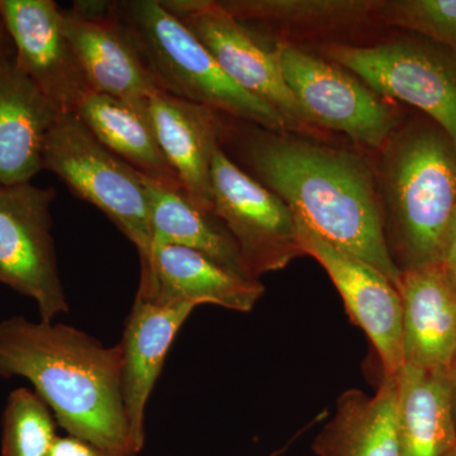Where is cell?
Returning a JSON list of instances; mask_svg holds the SVG:
<instances>
[{
	"mask_svg": "<svg viewBox=\"0 0 456 456\" xmlns=\"http://www.w3.org/2000/svg\"><path fill=\"white\" fill-rule=\"evenodd\" d=\"M245 147L257 182L327 242L373 266L398 290L402 270L387 241L375 175L365 159L264 128Z\"/></svg>",
	"mask_w": 456,
	"mask_h": 456,
	"instance_id": "6da1fadb",
	"label": "cell"
},
{
	"mask_svg": "<svg viewBox=\"0 0 456 456\" xmlns=\"http://www.w3.org/2000/svg\"><path fill=\"white\" fill-rule=\"evenodd\" d=\"M122 351L64 323L0 321V377L25 378L57 425L117 456H136L122 397Z\"/></svg>",
	"mask_w": 456,
	"mask_h": 456,
	"instance_id": "7a4b0ae2",
	"label": "cell"
},
{
	"mask_svg": "<svg viewBox=\"0 0 456 456\" xmlns=\"http://www.w3.org/2000/svg\"><path fill=\"white\" fill-rule=\"evenodd\" d=\"M382 191L404 269L440 264L456 208V143L434 122L389 140Z\"/></svg>",
	"mask_w": 456,
	"mask_h": 456,
	"instance_id": "3957f363",
	"label": "cell"
},
{
	"mask_svg": "<svg viewBox=\"0 0 456 456\" xmlns=\"http://www.w3.org/2000/svg\"><path fill=\"white\" fill-rule=\"evenodd\" d=\"M110 7L159 89L264 130H287L281 114L232 82L163 3L122 0Z\"/></svg>",
	"mask_w": 456,
	"mask_h": 456,
	"instance_id": "277c9868",
	"label": "cell"
},
{
	"mask_svg": "<svg viewBox=\"0 0 456 456\" xmlns=\"http://www.w3.org/2000/svg\"><path fill=\"white\" fill-rule=\"evenodd\" d=\"M44 169L97 207L136 246L141 265L152 250L149 203L139 171L102 145L75 112L60 114L47 136Z\"/></svg>",
	"mask_w": 456,
	"mask_h": 456,
	"instance_id": "5b68a950",
	"label": "cell"
},
{
	"mask_svg": "<svg viewBox=\"0 0 456 456\" xmlns=\"http://www.w3.org/2000/svg\"><path fill=\"white\" fill-rule=\"evenodd\" d=\"M334 64L347 69L377 94L416 107L456 143V55L428 40H401L325 49Z\"/></svg>",
	"mask_w": 456,
	"mask_h": 456,
	"instance_id": "8992f818",
	"label": "cell"
},
{
	"mask_svg": "<svg viewBox=\"0 0 456 456\" xmlns=\"http://www.w3.org/2000/svg\"><path fill=\"white\" fill-rule=\"evenodd\" d=\"M213 212L233 237L251 277L284 269L302 256L292 209L233 163L221 147L211 167Z\"/></svg>",
	"mask_w": 456,
	"mask_h": 456,
	"instance_id": "52a82bcc",
	"label": "cell"
},
{
	"mask_svg": "<svg viewBox=\"0 0 456 456\" xmlns=\"http://www.w3.org/2000/svg\"><path fill=\"white\" fill-rule=\"evenodd\" d=\"M53 188H0V283L36 302L41 321L68 314L51 226Z\"/></svg>",
	"mask_w": 456,
	"mask_h": 456,
	"instance_id": "ba28073f",
	"label": "cell"
},
{
	"mask_svg": "<svg viewBox=\"0 0 456 456\" xmlns=\"http://www.w3.org/2000/svg\"><path fill=\"white\" fill-rule=\"evenodd\" d=\"M275 50L285 82L312 127L341 132L370 149L389 142L397 114L362 80L292 45Z\"/></svg>",
	"mask_w": 456,
	"mask_h": 456,
	"instance_id": "9c48e42d",
	"label": "cell"
},
{
	"mask_svg": "<svg viewBox=\"0 0 456 456\" xmlns=\"http://www.w3.org/2000/svg\"><path fill=\"white\" fill-rule=\"evenodd\" d=\"M161 3L196 36L232 82L281 114L287 130L305 134L314 128L285 82L277 50L260 46L220 2Z\"/></svg>",
	"mask_w": 456,
	"mask_h": 456,
	"instance_id": "30bf717a",
	"label": "cell"
},
{
	"mask_svg": "<svg viewBox=\"0 0 456 456\" xmlns=\"http://www.w3.org/2000/svg\"><path fill=\"white\" fill-rule=\"evenodd\" d=\"M294 217L303 253L317 260L331 278L351 321L370 338L383 374H398L404 356L402 299L397 288L373 266L330 244L305 221Z\"/></svg>",
	"mask_w": 456,
	"mask_h": 456,
	"instance_id": "8fae6325",
	"label": "cell"
},
{
	"mask_svg": "<svg viewBox=\"0 0 456 456\" xmlns=\"http://www.w3.org/2000/svg\"><path fill=\"white\" fill-rule=\"evenodd\" d=\"M0 18L17 68L62 112H75L92 90L53 0H0Z\"/></svg>",
	"mask_w": 456,
	"mask_h": 456,
	"instance_id": "7c38bea8",
	"label": "cell"
},
{
	"mask_svg": "<svg viewBox=\"0 0 456 456\" xmlns=\"http://www.w3.org/2000/svg\"><path fill=\"white\" fill-rule=\"evenodd\" d=\"M62 27L92 92L146 103L159 86L110 2H77L61 9Z\"/></svg>",
	"mask_w": 456,
	"mask_h": 456,
	"instance_id": "4fadbf2b",
	"label": "cell"
},
{
	"mask_svg": "<svg viewBox=\"0 0 456 456\" xmlns=\"http://www.w3.org/2000/svg\"><path fill=\"white\" fill-rule=\"evenodd\" d=\"M265 288L257 279L242 277L202 253L175 245L154 246L141 265L136 297L163 305H216L250 312Z\"/></svg>",
	"mask_w": 456,
	"mask_h": 456,
	"instance_id": "5bb4252c",
	"label": "cell"
},
{
	"mask_svg": "<svg viewBox=\"0 0 456 456\" xmlns=\"http://www.w3.org/2000/svg\"><path fill=\"white\" fill-rule=\"evenodd\" d=\"M194 310L193 305H163L136 297L126 320L119 342L122 397L136 454L145 444L147 402L163 371L171 345Z\"/></svg>",
	"mask_w": 456,
	"mask_h": 456,
	"instance_id": "9a60e30c",
	"label": "cell"
},
{
	"mask_svg": "<svg viewBox=\"0 0 456 456\" xmlns=\"http://www.w3.org/2000/svg\"><path fill=\"white\" fill-rule=\"evenodd\" d=\"M159 146L191 202L213 212L211 167L226 137L224 114L159 90L147 103Z\"/></svg>",
	"mask_w": 456,
	"mask_h": 456,
	"instance_id": "2e32d148",
	"label": "cell"
},
{
	"mask_svg": "<svg viewBox=\"0 0 456 456\" xmlns=\"http://www.w3.org/2000/svg\"><path fill=\"white\" fill-rule=\"evenodd\" d=\"M61 113L14 59L0 64V188L27 184L44 169L47 136Z\"/></svg>",
	"mask_w": 456,
	"mask_h": 456,
	"instance_id": "e0dca14e",
	"label": "cell"
},
{
	"mask_svg": "<svg viewBox=\"0 0 456 456\" xmlns=\"http://www.w3.org/2000/svg\"><path fill=\"white\" fill-rule=\"evenodd\" d=\"M404 364L452 368L456 355V293L440 264L402 270Z\"/></svg>",
	"mask_w": 456,
	"mask_h": 456,
	"instance_id": "ac0fdd59",
	"label": "cell"
},
{
	"mask_svg": "<svg viewBox=\"0 0 456 456\" xmlns=\"http://www.w3.org/2000/svg\"><path fill=\"white\" fill-rule=\"evenodd\" d=\"M398 374H383L375 395L342 393L334 419L314 440L318 456H399Z\"/></svg>",
	"mask_w": 456,
	"mask_h": 456,
	"instance_id": "d6986e66",
	"label": "cell"
},
{
	"mask_svg": "<svg viewBox=\"0 0 456 456\" xmlns=\"http://www.w3.org/2000/svg\"><path fill=\"white\" fill-rule=\"evenodd\" d=\"M398 377L399 456H444L456 444L449 370L404 364Z\"/></svg>",
	"mask_w": 456,
	"mask_h": 456,
	"instance_id": "ffe728a7",
	"label": "cell"
},
{
	"mask_svg": "<svg viewBox=\"0 0 456 456\" xmlns=\"http://www.w3.org/2000/svg\"><path fill=\"white\" fill-rule=\"evenodd\" d=\"M141 175L149 203L152 248L175 245L202 253L231 272L251 278L233 237L215 212L204 211L182 187Z\"/></svg>",
	"mask_w": 456,
	"mask_h": 456,
	"instance_id": "44dd1931",
	"label": "cell"
},
{
	"mask_svg": "<svg viewBox=\"0 0 456 456\" xmlns=\"http://www.w3.org/2000/svg\"><path fill=\"white\" fill-rule=\"evenodd\" d=\"M147 103L90 92L75 113L102 145L134 170L180 187L178 176L159 146Z\"/></svg>",
	"mask_w": 456,
	"mask_h": 456,
	"instance_id": "7402d4cb",
	"label": "cell"
},
{
	"mask_svg": "<svg viewBox=\"0 0 456 456\" xmlns=\"http://www.w3.org/2000/svg\"><path fill=\"white\" fill-rule=\"evenodd\" d=\"M237 20L292 27L353 26L375 18L373 0H233L220 2Z\"/></svg>",
	"mask_w": 456,
	"mask_h": 456,
	"instance_id": "603a6c76",
	"label": "cell"
},
{
	"mask_svg": "<svg viewBox=\"0 0 456 456\" xmlns=\"http://www.w3.org/2000/svg\"><path fill=\"white\" fill-rule=\"evenodd\" d=\"M53 411L37 393L14 389L2 419V456H47L59 435Z\"/></svg>",
	"mask_w": 456,
	"mask_h": 456,
	"instance_id": "cb8c5ba5",
	"label": "cell"
},
{
	"mask_svg": "<svg viewBox=\"0 0 456 456\" xmlns=\"http://www.w3.org/2000/svg\"><path fill=\"white\" fill-rule=\"evenodd\" d=\"M375 18L384 25L425 36L456 55V0L379 2Z\"/></svg>",
	"mask_w": 456,
	"mask_h": 456,
	"instance_id": "d4e9b609",
	"label": "cell"
},
{
	"mask_svg": "<svg viewBox=\"0 0 456 456\" xmlns=\"http://www.w3.org/2000/svg\"><path fill=\"white\" fill-rule=\"evenodd\" d=\"M47 456H117L77 436H57Z\"/></svg>",
	"mask_w": 456,
	"mask_h": 456,
	"instance_id": "484cf974",
	"label": "cell"
},
{
	"mask_svg": "<svg viewBox=\"0 0 456 456\" xmlns=\"http://www.w3.org/2000/svg\"><path fill=\"white\" fill-rule=\"evenodd\" d=\"M440 266L456 293V208L452 224H450L448 239H446Z\"/></svg>",
	"mask_w": 456,
	"mask_h": 456,
	"instance_id": "4316f807",
	"label": "cell"
},
{
	"mask_svg": "<svg viewBox=\"0 0 456 456\" xmlns=\"http://www.w3.org/2000/svg\"><path fill=\"white\" fill-rule=\"evenodd\" d=\"M14 59V49L9 38L5 27L3 25L2 18H0V64L9 60Z\"/></svg>",
	"mask_w": 456,
	"mask_h": 456,
	"instance_id": "83f0119b",
	"label": "cell"
},
{
	"mask_svg": "<svg viewBox=\"0 0 456 456\" xmlns=\"http://www.w3.org/2000/svg\"><path fill=\"white\" fill-rule=\"evenodd\" d=\"M450 380H452V395H454V406H455V415H456V355L454 362H452V368H450Z\"/></svg>",
	"mask_w": 456,
	"mask_h": 456,
	"instance_id": "f1b7e54d",
	"label": "cell"
},
{
	"mask_svg": "<svg viewBox=\"0 0 456 456\" xmlns=\"http://www.w3.org/2000/svg\"><path fill=\"white\" fill-rule=\"evenodd\" d=\"M444 456H456V444L454 446H452V449L449 450L448 452H446Z\"/></svg>",
	"mask_w": 456,
	"mask_h": 456,
	"instance_id": "f546056e",
	"label": "cell"
},
{
	"mask_svg": "<svg viewBox=\"0 0 456 456\" xmlns=\"http://www.w3.org/2000/svg\"><path fill=\"white\" fill-rule=\"evenodd\" d=\"M279 452H274V454H272V455H270V456H278V455H279Z\"/></svg>",
	"mask_w": 456,
	"mask_h": 456,
	"instance_id": "4dcf8cb0",
	"label": "cell"
}]
</instances>
